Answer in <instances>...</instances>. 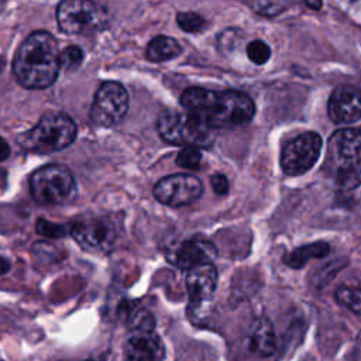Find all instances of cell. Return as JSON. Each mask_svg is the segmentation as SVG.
<instances>
[{
  "instance_id": "obj_1",
  "label": "cell",
  "mask_w": 361,
  "mask_h": 361,
  "mask_svg": "<svg viewBox=\"0 0 361 361\" xmlns=\"http://www.w3.org/2000/svg\"><path fill=\"white\" fill-rule=\"evenodd\" d=\"M56 39L48 31H34L18 47L13 59V75L25 89L51 86L59 72Z\"/></svg>"
},
{
  "instance_id": "obj_2",
  "label": "cell",
  "mask_w": 361,
  "mask_h": 361,
  "mask_svg": "<svg viewBox=\"0 0 361 361\" xmlns=\"http://www.w3.org/2000/svg\"><path fill=\"white\" fill-rule=\"evenodd\" d=\"M327 165L343 189L361 185V131L343 128L329 140Z\"/></svg>"
},
{
  "instance_id": "obj_3",
  "label": "cell",
  "mask_w": 361,
  "mask_h": 361,
  "mask_svg": "<svg viewBox=\"0 0 361 361\" xmlns=\"http://www.w3.org/2000/svg\"><path fill=\"white\" fill-rule=\"evenodd\" d=\"M76 124L65 113H45L39 121L18 138L20 145L27 151L49 154L56 152L73 142Z\"/></svg>"
},
{
  "instance_id": "obj_4",
  "label": "cell",
  "mask_w": 361,
  "mask_h": 361,
  "mask_svg": "<svg viewBox=\"0 0 361 361\" xmlns=\"http://www.w3.org/2000/svg\"><path fill=\"white\" fill-rule=\"evenodd\" d=\"M157 131L164 141L175 145L207 148L214 141L213 128L206 118L189 111H162L157 120Z\"/></svg>"
},
{
  "instance_id": "obj_5",
  "label": "cell",
  "mask_w": 361,
  "mask_h": 361,
  "mask_svg": "<svg viewBox=\"0 0 361 361\" xmlns=\"http://www.w3.org/2000/svg\"><path fill=\"white\" fill-rule=\"evenodd\" d=\"M30 192L39 204H61L72 197L75 178L63 165H45L31 173Z\"/></svg>"
},
{
  "instance_id": "obj_6",
  "label": "cell",
  "mask_w": 361,
  "mask_h": 361,
  "mask_svg": "<svg viewBox=\"0 0 361 361\" xmlns=\"http://www.w3.org/2000/svg\"><path fill=\"white\" fill-rule=\"evenodd\" d=\"M254 113L255 106L248 94L237 90H226L216 92L204 118L212 128L237 127L248 123Z\"/></svg>"
},
{
  "instance_id": "obj_7",
  "label": "cell",
  "mask_w": 361,
  "mask_h": 361,
  "mask_svg": "<svg viewBox=\"0 0 361 361\" xmlns=\"http://www.w3.org/2000/svg\"><path fill=\"white\" fill-rule=\"evenodd\" d=\"M128 110V94L126 87L114 80L104 82L97 89L92 107L90 120L100 127L118 124Z\"/></svg>"
},
{
  "instance_id": "obj_8",
  "label": "cell",
  "mask_w": 361,
  "mask_h": 361,
  "mask_svg": "<svg viewBox=\"0 0 361 361\" xmlns=\"http://www.w3.org/2000/svg\"><path fill=\"white\" fill-rule=\"evenodd\" d=\"M322 137L314 131L303 133L285 144L281 154V166L286 175L298 176L307 172L322 151Z\"/></svg>"
},
{
  "instance_id": "obj_9",
  "label": "cell",
  "mask_w": 361,
  "mask_h": 361,
  "mask_svg": "<svg viewBox=\"0 0 361 361\" xmlns=\"http://www.w3.org/2000/svg\"><path fill=\"white\" fill-rule=\"evenodd\" d=\"M103 13L96 3L83 0H66L56 8V21L61 31L79 35L97 28Z\"/></svg>"
},
{
  "instance_id": "obj_10",
  "label": "cell",
  "mask_w": 361,
  "mask_h": 361,
  "mask_svg": "<svg viewBox=\"0 0 361 361\" xmlns=\"http://www.w3.org/2000/svg\"><path fill=\"white\" fill-rule=\"evenodd\" d=\"M202 190V182L196 176L188 173H175L157 182L154 186V196L162 204L179 207L197 200Z\"/></svg>"
},
{
  "instance_id": "obj_11",
  "label": "cell",
  "mask_w": 361,
  "mask_h": 361,
  "mask_svg": "<svg viewBox=\"0 0 361 361\" xmlns=\"http://www.w3.org/2000/svg\"><path fill=\"white\" fill-rule=\"evenodd\" d=\"M73 240L86 251L106 252L116 241V230L107 219H83L72 224Z\"/></svg>"
},
{
  "instance_id": "obj_12",
  "label": "cell",
  "mask_w": 361,
  "mask_h": 361,
  "mask_svg": "<svg viewBox=\"0 0 361 361\" xmlns=\"http://www.w3.org/2000/svg\"><path fill=\"white\" fill-rule=\"evenodd\" d=\"M329 117L337 124H351L361 120V92L353 86H338L327 103Z\"/></svg>"
},
{
  "instance_id": "obj_13",
  "label": "cell",
  "mask_w": 361,
  "mask_h": 361,
  "mask_svg": "<svg viewBox=\"0 0 361 361\" xmlns=\"http://www.w3.org/2000/svg\"><path fill=\"white\" fill-rule=\"evenodd\" d=\"M165 345L155 331H131L123 347V361H164Z\"/></svg>"
},
{
  "instance_id": "obj_14",
  "label": "cell",
  "mask_w": 361,
  "mask_h": 361,
  "mask_svg": "<svg viewBox=\"0 0 361 361\" xmlns=\"http://www.w3.org/2000/svg\"><path fill=\"white\" fill-rule=\"evenodd\" d=\"M217 271L213 264H200L190 268L186 274V288L190 303L202 306L207 303L216 290Z\"/></svg>"
},
{
  "instance_id": "obj_15",
  "label": "cell",
  "mask_w": 361,
  "mask_h": 361,
  "mask_svg": "<svg viewBox=\"0 0 361 361\" xmlns=\"http://www.w3.org/2000/svg\"><path fill=\"white\" fill-rule=\"evenodd\" d=\"M217 250L213 243L203 238H190L183 241L175 251L172 257V262L185 271L200 265V264H212L216 258Z\"/></svg>"
},
{
  "instance_id": "obj_16",
  "label": "cell",
  "mask_w": 361,
  "mask_h": 361,
  "mask_svg": "<svg viewBox=\"0 0 361 361\" xmlns=\"http://www.w3.org/2000/svg\"><path fill=\"white\" fill-rule=\"evenodd\" d=\"M248 343L252 353L261 357H269L276 350V336L272 323L265 317L261 316L255 319L251 324L248 333Z\"/></svg>"
},
{
  "instance_id": "obj_17",
  "label": "cell",
  "mask_w": 361,
  "mask_h": 361,
  "mask_svg": "<svg viewBox=\"0 0 361 361\" xmlns=\"http://www.w3.org/2000/svg\"><path fill=\"white\" fill-rule=\"evenodd\" d=\"M182 52L179 42L166 35H158L152 38L145 49V55L151 62H164L176 58Z\"/></svg>"
},
{
  "instance_id": "obj_18",
  "label": "cell",
  "mask_w": 361,
  "mask_h": 361,
  "mask_svg": "<svg viewBox=\"0 0 361 361\" xmlns=\"http://www.w3.org/2000/svg\"><path fill=\"white\" fill-rule=\"evenodd\" d=\"M214 90H207L203 87H189L182 93L180 104L186 109V111L204 117L214 100Z\"/></svg>"
},
{
  "instance_id": "obj_19",
  "label": "cell",
  "mask_w": 361,
  "mask_h": 361,
  "mask_svg": "<svg viewBox=\"0 0 361 361\" xmlns=\"http://www.w3.org/2000/svg\"><path fill=\"white\" fill-rule=\"evenodd\" d=\"M329 254V244L323 241L312 243L296 248L285 257V264L290 268H302L312 258H324Z\"/></svg>"
},
{
  "instance_id": "obj_20",
  "label": "cell",
  "mask_w": 361,
  "mask_h": 361,
  "mask_svg": "<svg viewBox=\"0 0 361 361\" xmlns=\"http://www.w3.org/2000/svg\"><path fill=\"white\" fill-rule=\"evenodd\" d=\"M336 300L351 310L353 313H361V288L358 286H350V285H341L336 293Z\"/></svg>"
},
{
  "instance_id": "obj_21",
  "label": "cell",
  "mask_w": 361,
  "mask_h": 361,
  "mask_svg": "<svg viewBox=\"0 0 361 361\" xmlns=\"http://www.w3.org/2000/svg\"><path fill=\"white\" fill-rule=\"evenodd\" d=\"M345 265V261L341 259H334L330 261L327 264H324L323 267H320L312 276V282L316 288H322L326 283H329L330 279L334 278V275Z\"/></svg>"
},
{
  "instance_id": "obj_22",
  "label": "cell",
  "mask_w": 361,
  "mask_h": 361,
  "mask_svg": "<svg viewBox=\"0 0 361 361\" xmlns=\"http://www.w3.org/2000/svg\"><path fill=\"white\" fill-rule=\"evenodd\" d=\"M59 68L63 71H75L83 62V51L76 45H69L59 52Z\"/></svg>"
},
{
  "instance_id": "obj_23",
  "label": "cell",
  "mask_w": 361,
  "mask_h": 361,
  "mask_svg": "<svg viewBox=\"0 0 361 361\" xmlns=\"http://www.w3.org/2000/svg\"><path fill=\"white\" fill-rule=\"evenodd\" d=\"M176 23L180 30L186 32H199L204 27V20L202 16L193 11H182L176 14Z\"/></svg>"
},
{
  "instance_id": "obj_24",
  "label": "cell",
  "mask_w": 361,
  "mask_h": 361,
  "mask_svg": "<svg viewBox=\"0 0 361 361\" xmlns=\"http://www.w3.org/2000/svg\"><path fill=\"white\" fill-rule=\"evenodd\" d=\"M247 56L255 65H264L271 56V48L265 41L254 39L247 45Z\"/></svg>"
},
{
  "instance_id": "obj_25",
  "label": "cell",
  "mask_w": 361,
  "mask_h": 361,
  "mask_svg": "<svg viewBox=\"0 0 361 361\" xmlns=\"http://www.w3.org/2000/svg\"><path fill=\"white\" fill-rule=\"evenodd\" d=\"M202 162V154L197 147H183L176 155V164L186 169H197Z\"/></svg>"
},
{
  "instance_id": "obj_26",
  "label": "cell",
  "mask_w": 361,
  "mask_h": 361,
  "mask_svg": "<svg viewBox=\"0 0 361 361\" xmlns=\"http://www.w3.org/2000/svg\"><path fill=\"white\" fill-rule=\"evenodd\" d=\"M155 329V322H154V316L145 310H137L131 320H130V330L131 331H154Z\"/></svg>"
},
{
  "instance_id": "obj_27",
  "label": "cell",
  "mask_w": 361,
  "mask_h": 361,
  "mask_svg": "<svg viewBox=\"0 0 361 361\" xmlns=\"http://www.w3.org/2000/svg\"><path fill=\"white\" fill-rule=\"evenodd\" d=\"M288 4L282 3V1H254L250 3V7L265 17H274L278 16L279 13H282L286 8Z\"/></svg>"
},
{
  "instance_id": "obj_28",
  "label": "cell",
  "mask_w": 361,
  "mask_h": 361,
  "mask_svg": "<svg viewBox=\"0 0 361 361\" xmlns=\"http://www.w3.org/2000/svg\"><path fill=\"white\" fill-rule=\"evenodd\" d=\"M37 233L44 235V237H51V238H59L62 235H65L68 233L66 227L62 224H56V223H51L45 219H39L37 221V227H35Z\"/></svg>"
},
{
  "instance_id": "obj_29",
  "label": "cell",
  "mask_w": 361,
  "mask_h": 361,
  "mask_svg": "<svg viewBox=\"0 0 361 361\" xmlns=\"http://www.w3.org/2000/svg\"><path fill=\"white\" fill-rule=\"evenodd\" d=\"M210 183L217 195H226L228 190V180L223 173H214L210 178Z\"/></svg>"
},
{
  "instance_id": "obj_30",
  "label": "cell",
  "mask_w": 361,
  "mask_h": 361,
  "mask_svg": "<svg viewBox=\"0 0 361 361\" xmlns=\"http://www.w3.org/2000/svg\"><path fill=\"white\" fill-rule=\"evenodd\" d=\"M8 155H10V147H8V144L6 142V140L0 137V162L4 161V159H7Z\"/></svg>"
},
{
  "instance_id": "obj_31",
  "label": "cell",
  "mask_w": 361,
  "mask_h": 361,
  "mask_svg": "<svg viewBox=\"0 0 361 361\" xmlns=\"http://www.w3.org/2000/svg\"><path fill=\"white\" fill-rule=\"evenodd\" d=\"M8 269H10V264L7 262V259H4V258L0 257V275H1V274H6Z\"/></svg>"
},
{
  "instance_id": "obj_32",
  "label": "cell",
  "mask_w": 361,
  "mask_h": 361,
  "mask_svg": "<svg viewBox=\"0 0 361 361\" xmlns=\"http://www.w3.org/2000/svg\"><path fill=\"white\" fill-rule=\"evenodd\" d=\"M59 361H66V360H59ZM78 361H106V357L100 355V357H92L87 360H78Z\"/></svg>"
},
{
  "instance_id": "obj_33",
  "label": "cell",
  "mask_w": 361,
  "mask_h": 361,
  "mask_svg": "<svg viewBox=\"0 0 361 361\" xmlns=\"http://www.w3.org/2000/svg\"><path fill=\"white\" fill-rule=\"evenodd\" d=\"M309 7H313V8H319V7H322V3L320 1H314V3H310V1H307L306 3Z\"/></svg>"
}]
</instances>
